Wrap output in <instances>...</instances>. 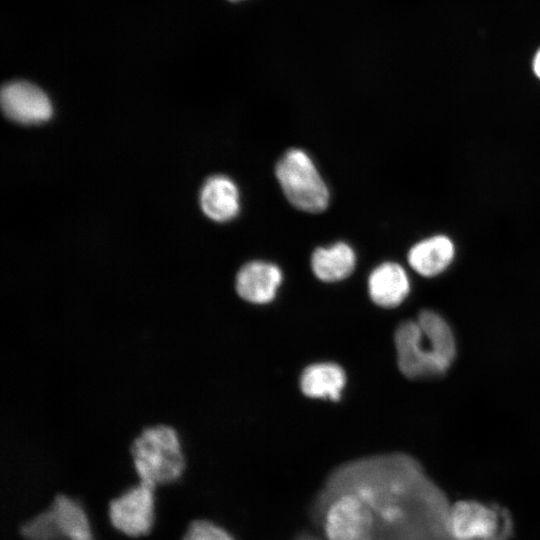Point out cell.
Masks as SVG:
<instances>
[{
	"instance_id": "cell-10",
	"label": "cell",
	"mask_w": 540,
	"mask_h": 540,
	"mask_svg": "<svg viewBox=\"0 0 540 540\" xmlns=\"http://www.w3.org/2000/svg\"><path fill=\"white\" fill-rule=\"evenodd\" d=\"M372 301L383 308L399 306L408 296L410 281L405 269L395 262L377 266L368 279Z\"/></svg>"
},
{
	"instance_id": "cell-11",
	"label": "cell",
	"mask_w": 540,
	"mask_h": 540,
	"mask_svg": "<svg viewBox=\"0 0 540 540\" xmlns=\"http://www.w3.org/2000/svg\"><path fill=\"white\" fill-rule=\"evenodd\" d=\"M239 191L235 183L223 175L210 177L202 187L200 204L210 219L225 222L233 219L240 209Z\"/></svg>"
},
{
	"instance_id": "cell-4",
	"label": "cell",
	"mask_w": 540,
	"mask_h": 540,
	"mask_svg": "<svg viewBox=\"0 0 540 540\" xmlns=\"http://www.w3.org/2000/svg\"><path fill=\"white\" fill-rule=\"evenodd\" d=\"M276 178L288 201L308 213L324 211L329 191L308 154L298 148L289 149L275 167Z\"/></svg>"
},
{
	"instance_id": "cell-13",
	"label": "cell",
	"mask_w": 540,
	"mask_h": 540,
	"mask_svg": "<svg viewBox=\"0 0 540 540\" xmlns=\"http://www.w3.org/2000/svg\"><path fill=\"white\" fill-rule=\"evenodd\" d=\"M356 255L345 242L317 248L311 257L315 276L324 282H336L347 278L354 270Z\"/></svg>"
},
{
	"instance_id": "cell-3",
	"label": "cell",
	"mask_w": 540,
	"mask_h": 540,
	"mask_svg": "<svg viewBox=\"0 0 540 540\" xmlns=\"http://www.w3.org/2000/svg\"><path fill=\"white\" fill-rule=\"evenodd\" d=\"M446 528L450 540H511L514 521L504 506L463 499L450 504Z\"/></svg>"
},
{
	"instance_id": "cell-14",
	"label": "cell",
	"mask_w": 540,
	"mask_h": 540,
	"mask_svg": "<svg viewBox=\"0 0 540 540\" xmlns=\"http://www.w3.org/2000/svg\"><path fill=\"white\" fill-rule=\"evenodd\" d=\"M48 507L69 540H95L87 513L77 499L59 493Z\"/></svg>"
},
{
	"instance_id": "cell-12",
	"label": "cell",
	"mask_w": 540,
	"mask_h": 540,
	"mask_svg": "<svg viewBox=\"0 0 540 540\" xmlns=\"http://www.w3.org/2000/svg\"><path fill=\"white\" fill-rule=\"evenodd\" d=\"M346 383V375L341 366L324 362L307 366L300 378L303 394L311 398L340 399Z\"/></svg>"
},
{
	"instance_id": "cell-7",
	"label": "cell",
	"mask_w": 540,
	"mask_h": 540,
	"mask_svg": "<svg viewBox=\"0 0 540 540\" xmlns=\"http://www.w3.org/2000/svg\"><path fill=\"white\" fill-rule=\"evenodd\" d=\"M1 106L4 114L21 124H38L52 115L48 96L36 85L27 81H13L1 90Z\"/></svg>"
},
{
	"instance_id": "cell-15",
	"label": "cell",
	"mask_w": 540,
	"mask_h": 540,
	"mask_svg": "<svg viewBox=\"0 0 540 540\" xmlns=\"http://www.w3.org/2000/svg\"><path fill=\"white\" fill-rule=\"evenodd\" d=\"M19 532L22 540H69L49 507L25 521Z\"/></svg>"
},
{
	"instance_id": "cell-9",
	"label": "cell",
	"mask_w": 540,
	"mask_h": 540,
	"mask_svg": "<svg viewBox=\"0 0 540 540\" xmlns=\"http://www.w3.org/2000/svg\"><path fill=\"white\" fill-rule=\"evenodd\" d=\"M455 245L450 237L436 234L415 243L407 259L411 268L423 277H435L443 273L453 262Z\"/></svg>"
},
{
	"instance_id": "cell-5",
	"label": "cell",
	"mask_w": 540,
	"mask_h": 540,
	"mask_svg": "<svg viewBox=\"0 0 540 540\" xmlns=\"http://www.w3.org/2000/svg\"><path fill=\"white\" fill-rule=\"evenodd\" d=\"M330 480L335 496L323 522L327 540H370L375 519L368 498L333 477Z\"/></svg>"
},
{
	"instance_id": "cell-17",
	"label": "cell",
	"mask_w": 540,
	"mask_h": 540,
	"mask_svg": "<svg viewBox=\"0 0 540 540\" xmlns=\"http://www.w3.org/2000/svg\"><path fill=\"white\" fill-rule=\"evenodd\" d=\"M533 68H534L535 74L540 78V51L535 56Z\"/></svg>"
},
{
	"instance_id": "cell-6",
	"label": "cell",
	"mask_w": 540,
	"mask_h": 540,
	"mask_svg": "<svg viewBox=\"0 0 540 540\" xmlns=\"http://www.w3.org/2000/svg\"><path fill=\"white\" fill-rule=\"evenodd\" d=\"M155 489L138 481L112 498L108 518L113 528L127 537L148 535L155 520Z\"/></svg>"
},
{
	"instance_id": "cell-16",
	"label": "cell",
	"mask_w": 540,
	"mask_h": 540,
	"mask_svg": "<svg viewBox=\"0 0 540 540\" xmlns=\"http://www.w3.org/2000/svg\"><path fill=\"white\" fill-rule=\"evenodd\" d=\"M182 540H235L224 527L208 519L193 520L186 528Z\"/></svg>"
},
{
	"instance_id": "cell-8",
	"label": "cell",
	"mask_w": 540,
	"mask_h": 540,
	"mask_svg": "<svg viewBox=\"0 0 540 540\" xmlns=\"http://www.w3.org/2000/svg\"><path fill=\"white\" fill-rule=\"evenodd\" d=\"M282 282L278 266L266 261L254 260L243 265L237 273V294L247 302L265 304L271 302Z\"/></svg>"
},
{
	"instance_id": "cell-18",
	"label": "cell",
	"mask_w": 540,
	"mask_h": 540,
	"mask_svg": "<svg viewBox=\"0 0 540 540\" xmlns=\"http://www.w3.org/2000/svg\"><path fill=\"white\" fill-rule=\"evenodd\" d=\"M230 1H238V0H230Z\"/></svg>"
},
{
	"instance_id": "cell-2",
	"label": "cell",
	"mask_w": 540,
	"mask_h": 540,
	"mask_svg": "<svg viewBox=\"0 0 540 540\" xmlns=\"http://www.w3.org/2000/svg\"><path fill=\"white\" fill-rule=\"evenodd\" d=\"M128 454L138 481L155 488L176 483L186 471L184 438L169 423L143 426L130 440Z\"/></svg>"
},
{
	"instance_id": "cell-1",
	"label": "cell",
	"mask_w": 540,
	"mask_h": 540,
	"mask_svg": "<svg viewBox=\"0 0 540 540\" xmlns=\"http://www.w3.org/2000/svg\"><path fill=\"white\" fill-rule=\"evenodd\" d=\"M396 360L408 379L445 374L456 357V340L448 322L437 312L423 309L415 320L402 321L394 331Z\"/></svg>"
}]
</instances>
